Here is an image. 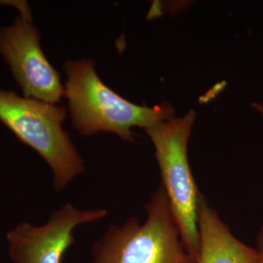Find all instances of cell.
Masks as SVG:
<instances>
[{"label":"cell","mask_w":263,"mask_h":263,"mask_svg":"<svg viewBox=\"0 0 263 263\" xmlns=\"http://www.w3.org/2000/svg\"><path fill=\"white\" fill-rule=\"evenodd\" d=\"M64 71L70 120L82 137L105 132L135 142L134 128L146 130L176 116L175 107L168 101L152 106L140 105L116 94L99 77L91 59L68 60Z\"/></svg>","instance_id":"1"},{"label":"cell","mask_w":263,"mask_h":263,"mask_svg":"<svg viewBox=\"0 0 263 263\" xmlns=\"http://www.w3.org/2000/svg\"><path fill=\"white\" fill-rule=\"evenodd\" d=\"M106 215L104 209L80 210L66 203L43 226L21 222L6 235L10 258L14 263H62L66 250L76 241V227Z\"/></svg>","instance_id":"6"},{"label":"cell","mask_w":263,"mask_h":263,"mask_svg":"<svg viewBox=\"0 0 263 263\" xmlns=\"http://www.w3.org/2000/svg\"><path fill=\"white\" fill-rule=\"evenodd\" d=\"M252 108L254 109L255 112L258 113L261 117L263 118V104L262 103H259V102H254L251 104Z\"/></svg>","instance_id":"9"},{"label":"cell","mask_w":263,"mask_h":263,"mask_svg":"<svg viewBox=\"0 0 263 263\" xmlns=\"http://www.w3.org/2000/svg\"><path fill=\"white\" fill-rule=\"evenodd\" d=\"M256 250L259 254V263H263V226L256 237Z\"/></svg>","instance_id":"8"},{"label":"cell","mask_w":263,"mask_h":263,"mask_svg":"<svg viewBox=\"0 0 263 263\" xmlns=\"http://www.w3.org/2000/svg\"><path fill=\"white\" fill-rule=\"evenodd\" d=\"M146 219L111 226L92 247L90 263H197L181 242L167 194L159 185L144 206Z\"/></svg>","instance_id":"2"},{"label":"cell","mask_w":263,"mask_h":263,"mask_svg":"<svg viewBox=\"0 0 263 263\" xmlns=\"http://www.w3.org/2000/svg\"><path fill=\"white\" fill-rule=\"evenodd\" d=\"M66 115L64 105L0 89V122L47 163L56 191L64 189L86 170L84 160L63 128Z\"/></svg>","instance_id":"3"},{"label":"cell","mask_w":263,"mask_h":263,"mask_svg":"<svg viewBox=\"0 0 263 263\" xmlns=\"http://www.w3.org/2000/svg\"><path fill=\"white\" fill-rule=\"evenodd\" d=\"M200 254L197 263H259L256 248L240 241L203 194L198 206Z\"/></svg>","instance_id":"7"},{"label":"cell","mask_w":263,"mask_h":263,"mask_svg":"<svg viewBox=\"0 0 263 263\" xmlns=\"http://www.w3.org/2000/svg\"><path fill=\"white\" fill-rule=\"evenodd\" d=\"M197 113L190 109L144 130L149 137L159 166L162 187L179 227L181 242L196 260L200 254L198 206L201 192L189 165L188 142Z\"/></svg>","instance_id":"4"},{"label":"cell","mask_w":263,"mask_h":263,"mask_svg":"<svg viewBox=\"0 0 263 263\" xmlns=\"http://www.w3.org/2000/svg\"><path fill=\"white\" fill-rule=\"evenodd\" d=\"M20 15L8 27H0V56L9 66L24 97L57 104L66 97L60 73L50 64L40 44V33L30 9L20 2Z\"/></svg>","instance_id":"5"}]
</instances>
